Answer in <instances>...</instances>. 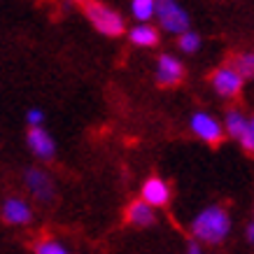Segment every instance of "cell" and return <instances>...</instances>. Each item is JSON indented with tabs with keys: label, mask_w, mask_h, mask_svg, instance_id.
Masks as SVG:
<instances>
[{
	"label": "cell",
	"mask_w": 254,
	"mask_h": 254,
	"mask_svg": "<svg viewBox=\"0 0 254 254\" xmlns=\"http://www.w3.org/2000/svg\"><path fill=\"white\" fill-rule=\"evenodd\" d=\"M156 82L161 86H177L185 79V65L173 54H161L156 59Z\"/></svg>",
	"instance_id": "9c48e42d"
},
{
	"label": "cell",
	"mask_w": 254,
	"mask_h": 254,
	"mask_svg": "<svg viewBox=\"0 0 254 254\" xmlns=\"http://www.w3.org/2000/svg\"><path fill=\"white\" fill-rule=\"evenodd\" d=\"M26 124H28V128H38L45 124V112L40 108H31L26 110Z\"/></svg>",
	"instance_id": "ac0fdd59"
},
{
	"label": "cell",
	"mask_w": 254,
	"mask_h": 254,
	"mask_svg": "<svg viewBox=\"0 0 254 254\" xmlns=\"http://www.w3.org/2000/svg\"><path fill=\"white\" fill-rule=\"evenodd\" d=\"M140 198L147 200L149 205H154V208H163V205H168L170 200V187L168 182L163 180V177H147L142 187H140Z\"/></svg>",
	"instance_id": "30bf717a"
},
{
	"label": "cell",
	"mask_w": 254,
	"mask_h": 254,
	"mask_svg": "<svg viewBox=\"0 0 254 254\" xmlns=\"http://www.w3.org/2000/svg\"><path fill=\"white\" fill-rule=\"evenodd\" d=\"M224 128H226V135H231L240 142L245 138L247 128H250V117L238 108H231L226 115H224Z\"/></svg>",
	"instance_id": "7c38bea8"
},
{
	"label": "cell",
	"mask_w": 254,
	"mask_h": 254,
	"mask_svg": "<svg viewBox=\"0 0 254 254\" xmlns=\"http://www.w3.org/2000/svg\"><path fill=\"white\" fill-rule=\"evenodd\" d=\"M240 147L245 152H250V154H254V117H250V128H247L245 138L240 140Z\"/></svg>",
	"instance_id": "d6986e66"
},
{
	"label": "cell",
	"mask_w": 254,
	"mask_h": 254,
	"mask_svg": "<svg viewBox=\"0 0 254 254\" xmlns=\"http://www.w3.org/2000/svg\"><path fill=\"white\" fill-rule=\"evenodd\" d=\"M245 238L250 240V243H254V222L245 226Z\"/></svg>",
	"instance_id": "44dd1931"
},
{
	"label": "cell",
	"mask_w": 254,
	"mask_h": 254,
	"mask_svg": "<svg viewBox=\"0 0 254 254\" xmlns=\"http://www.w3.org/2000/svg\"><path fill=\"white\" fill-rule=\"evenodd\" d=\"M35 254H70L68 252V247H63L59 240L54 238H45V240H40L38 245H35V250H33Z\"/></svg>",
	"instance_id": "e0dca14e"
},
{
	"label": "cell",
	"mask_w": 254,
	"mask_h": 254,
	"mask_svg": "<svg viewBox=\"0 0 254 254\" xmlns=\"http://www.w3.org/2000/svg\"><path fill=\"white\" fill-rule=\"evenodd\" d=\"M0 217L9 226H26L33 222V208L21 196H7L0 205Z\"/></svg>",
	"instance_id": "52a82bcc"
},
{
	"label": "cell",
	"mask_w": 254,
	"mask_h": 254,
	"mask_svg": "<svg viewBox=\"0 0 254 254\" xmlns=\"http://www.w3.org/2000/svg\"><path fill=\"white\" fill-rule=\"evenodd\" d=\"M189 128H191V133L198 140H203L205 145H212V147L219 145L224 140V135H226L224 122H219L215 115L203 112V110H198V112H193L189 117Z\"/></svg>",
	"instance_id": "277c9868"
},
{
	"label": "cell",
	"mask_w": 254,
	"mask_h": 254,
	"mask_svg": "<svg viewBox=\"0 0 254 254\" xmlns=\"http://www.w3.org/2000/svg\"><path fill=\"white\" fill-rule=\"evenodd\" d=\"M131 14L138 23H149L156 16V0H131Z\"/></svg>",
	"instance_id": "5bb4252c"
},
{
	"label": "cell",
	"mask_w": 254,
	"mask_h": 254,
	"mask_svg": "<svg viewBox=\"0 0 254 254\" xmlns=\"http://www.w3.org/2000/svg\"><path fill=\"white\" fill-rule=\"evenodd\" d=\"M128 40H131V45L149 49V47L159 45V31H156L152 23H135L131 31H128Z\"/></svg>",
	"instance_id": "4fadbf2b"
},
{
	"label": "cell",
	"mask_w": 254,
	"mask_h": 254,
	"mask_svg": "<svg viewBox=\"0 0 254 254\" xmlns=\"http://www.w3.org/2000/svg\"><path fill=\"white\" fill-rule=\"evenodd\" d=\"M126 222L131 224V226H138V229L154 226L156 224V208L149 205V203L142 198L131 200L128 208H126Z\"/></svg>",
	"instance_id": "8fae6325"
},
{
	"label": "cell",
	"mask_w": 254,
	"mask_h": 254,
	"mask_svg": "<svg viewBox=\"0 0 254 254\" xmlns=\"http://www.w3.org/2000/svg\"><path fill=\"white\" fill-rule=\"evenodd\" d=\"M84 14L86 19L91 21V26L100 35H108V38H119L124 31H126V23H124V16L112 9L105 2H98V0H91L89 5H84Z\"/></svg>",
	"instance_id": "7a4b0ae2"
},
{
	"label": "cell",
	"mask_w": 254,
	"mask_h": 254,
	"mask_svg": "<svg viewBox=\"0 0 254 254\" xmlns=\"http://www.w3.org/2000/svg\"><path fill=\"white\" fill-rule=\"evenodd\" d=\"M72 2H79V5H89L91 0H72Z\"/></svg>",
	"instance_id": "7402d4cb"
},
{
	"label": "cell",
	"mask_w": 254,
	"mask_h": 254,
	"mask_svg": "<svg viewBox=\"0 0 254 254\" xmlns=\"http://www.w3.org/2000/svg\"><path fill=\"white\" fill-rule=\"evenodd\" d=\"M187 254H203V250H200V243L191 240V243H189V247H187Z\"/></svg>",
	"instance_id": "ffe728a7"
},
{
	"label": "cell",
	"mask_w": 254,
	"mask_h": 254,
	"mask_svg": "<svg viewBox=\"0 0 254 254\" xmlns=\"http://www.w3.org/2000/svg\"><path fill=\"white\" fill-rule=\"evenodd\" d=\"M210 84H212V89H215L217 96L231 100V98H236V96L243 91L245 77L233 68L231 63H226V65H219V68L210 75Z\"/></svg>",
	"instance_id": "8992f818"
},
{
	"label": "cell",
	"mask_w": 254,
	"mask_h": 254,
	"mask_svg": "<svg viewBox=\"0 0 254 254\" xmlns=\"http://www.w3.org/2000/svg\"><path fill=\"white\" fill-rule=\"evenodd\" d=\"M26 145H28V149L38 156L40 161H52L56 156V140L52 138V133L47 131L45 126L28 128V133H26Z\"/></svg>",
	"instance_id": "ba28073f"
},
{
	"label": "cell",
	"mask_w": 254,
	"mask_h": 254,
	"mask_svg": "<svg viewBox=\"0 0 254 254\" xmlns=\"http://www.w3.org/2000/svg\"><path fill=\"white\" fill-rule=\"evenodd\" d=\"M177 49L185 54H196L200 49V35L196 31H187L177 38Z\"/></svg>",
	"instance_id": "2e32d148"
},
{
	"label": "cell",
	"mask_w": 254,
	"mask_h": 254,
	"mask_svg": "<svg viewBox=\"0 0 254 254\" xmlns=\"http://www.w3.org/2000/svg\"><path fill=\"white\" fill-rule=\"evenodd\" d=\"M231 65L238 70L245 79H254V52H245V54L233 56Z\"/></svg>",
	"instance_id": "9a60e30c"
},
{
	"label": "cell",
	"mask_w": 254,
	"mask_h": 254,
	"mask_svg": "<svg viewBox=\"0 0 254 254\" xmlns=\"http://www.w3.org/2000/svg\"><path fill=\"white\" fill-rule=\"evenodd\" d=\"M23 187L26 191L31 193L33 200L38 203H52L56 198V185H54V177L49 175L45 168H31L23 170Z\"/></svg>",
	"instance_id": "5b68a950"
},
{
	"label": "cell",
	"mask_w": 254,
	"mask_h": 254,
	"mask_svg": "<svg viewBox=\"0 0 254 254\" xmlns=\"http://www.w3.org/2000/svg\"><path fill=\"white\" fill-rule=\"evenodd\" d=\"M233 222L224 205H208L203 208L191 222V236L203 245H219L231 236Z\"/></svg>",
	"instance_id": "6da1fadb"
},
{
	"label": "cell",
	"mask_w": 254,
	"mask_h": 254,
	"mask_svg": "<svg viewBox=\"0 0 254 254\" xmlns=\"http://www.w3.org/2000/svg\"><path fill=\"white\" fill-rule=\"evenodd\" d=\"M156 19H159L161 31L177 35V38L189 31V26H191L189 12L177 0H156Z\"/></svg>",
	"instance_id": "3957f363"
}]
</instances>
